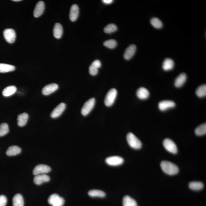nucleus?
I'll return each instance as SVG.
<instances>
[{
    "label": "nucleus",
    "mask_w": 206,
    "mask_h": 206,
    "mask_svg": "<svg viewBox=\"0 0 206 206\" xmlns=\"http://www.w3.org/2000/svg\"><path fill=\"white\" fill-rule=\"evenodd\" d=\"M160 166L163 172L168 175H175L179 172L178 167L172 162L163 161L161 163Z\"/></svg>",
    "instance_id": "nucleus-1"
},
{
    "label": "nucleus",
    "mask_w": 206,
    "mask_h": 206,
    "mask_svg": "<svg viewBox=\"0 0 206 206\" xmlns=\"http://www.w3.org/2000/svg\"><path fill=\"white\" fill-rule=\"evenodd\" d=\"M126 139L129 145L133 149H139L142 147V142L134 134L131 132H130L127 134Z\"/></svg>",
    "instance_id": "nucleus-2"
},
{
    "label": "nucleus",
    "mask_w": 206,
    "mask_h": 206,
    "mask_svg": "<svg viewBox=\"0 0 206 206\" xmlns=\"http://www.w3.org/2000/svg\"><path fill=\"white\" fill-rule=\"evenodd\" d=\"M117 91L116 89L113 88L110 90L106 94L104 100V104L107 106H111L114 104L116 99Z\"/></svg>",
    "instance_id": "nucleus-3"
},
{
    "label": "nucleus",
    "mask_w": 206,
    "mask_h": 206,
    "mask_svg": "<svg viewBox=\"0 0 206 206\" xmlns=\"http://www.w3.org/2000/svg\"><path fill=\"white\" fill-rule=\"evenodd\" d=\"M95 102V99L94 98L90 99L86 101L84 104L81 111V114L85 116L88 115L93 109Z\"/></svg>",
    "instance_id": "nucleus-4"
},
{
    "label": "nucleus",
    "mask_w": 206,
    "mask_h": 206,
    "mask_svg": "<svg viewBox=\"0 0 206 206\" xmlns=\"http://www.w3.org/2000/svg\"><path fill=\"white\" fill-rule=\"evenodd\" d=\"M48 202L52 206H63L64 203V200L59 195L53 194L49 197Z\"/></svg>",
    "instance_id": "nucleus-5"
},
{
    "label": "nucleus",
    "mask_w": 206,
    "mask_h": 206,
    "mask_svg": "<svg viewBox=\"0 0 206 206\" xmlns=\"http://www.w3.org/2000/svg\"><path fill=\"white\" fill-rule=\"evenodd\" d=\"M163 145L164 147L167 151L176 154L178 152L177 146L172 140L170 139H166L163 141Z\"/></svg>",
    "instance_id": "nucleus-6"
},
{
    "label": "nucleus",
    "mask_w": 206,
    "mask_h": 206,
    "mask_svg": "<svg viewBox=\"0 0 206 206\" xmlns=\"http://www.w3.org/2000/svg\"><path fill=\"white\" fill-rule=\"evenodd\" d=\"M3 36L6 41L10 44L14 42L16 39V33L13 29H5L3 32Z\"/></svg>",
    "instance_id": "nucleus-7"
},
{
    "label": "nucleus",
    "mask_w": 206,
    "mask_h": 206,
    "mask_svg": "<svg viewBox=\"0 0 206 206\" xmlns=\"http://www.w3.org/2000/svg\"><path fill=\"white\" fill-rule=\"evenodd\" d=\"M50 171L51 168L49 166L39 164L34 167L33 171V174L35 176L40 174H45L50 172Z\"/></svg>",
    "instance_id": "nucleus-8"
},
{
    "label": "nucleus",
    "mask_w": 206,
    "mask_h": 206,
    "mask_svg": "<svg viewBox=\"0 0 206 206\" xmlns=\"http://www.w3.org/2000/svg\"><path fill=\"white\" fill-rule=\"evenodd\" d=\"M106 163L110 166H117L121 165L124 162V159L121 157L117 156L109 157L106 159Z\"/></svg>",
    "instance_id": "nucleus-9"
},
{
    "label": "nucleus",
    "mask_w": 206,
    "mask_h": 206,
    "mask_svg": "<svg viewBox=\"0 0 206 206\" xmlns=\"http://www.w3.org/2000/svg\"><path fill=\"white\" fill-rule=\"evenodd\" d=\"M66 106V104L64 103H61L59 104L52 111L50 114L51 117L57 118L60 116L65 109Z\"/></svg>",
    "instance_id": "nucleus-10"
},
{
    "label": "nucleus",
    "mask_w": 206,
    "mask_h": 206,
    "mask_svg": "<svg viewBox=\"0 0 206 206\" xmlns=\"http://www.w3.org/2000/svg\"><path fill=\"white\" fill-rule=\"evenodd\" d=\"M58 88L59 85L57 84H50L44 87L42 90V93L44 95H50L57 90Z\"/></svg>",
    "instance_id": "nucleus-11"
},
{
    "label": "nucleus",
    "mask_w": 206,
    "mask_h": 206,
    "mask_svg": "<svg viewBox=\"0 0 206 206\" xmlns=\"http://www.w3.org/2000/svg\"><path fill=\"white\" fill-rule=\"evenodd\" d=\"M45 9V5L43 1H39L37 3L34 10L33 15L36 18L43 14Z\"/></svg>",
    "instance_id": "nucleus-12"
},
{
    "label": "nucleus",
    "mask_w": 206,
    "mask_h": 206,
    "mask_svg": "<svg viewBox=\"0 0 206 206\" xmlns=\"http://www.w3.org/2000/svg\"><path fill=\"white\" fill-rule=\"evenodd\" d=\"M136 50V46L135 45L131 44L127 47L124 54V57L125 60H129L135 54Z\"/></svg>",
    "instance_id": "nucleus-13"
},
{
    "label": "nucleus",
    "mask_w": 206,
    "mask_h": 206,
    "mask_svg": "<svg viewBox=\"0 0 206 206\" xmlns=\"http://www.w3.org/2000/svg\"><path fill=\"white\" fill-rule=\"evenodd\" d=\"M175 106V103L172 101L164 100L159 103L158 108L160 111H164L170 108H173Z\"/></svg>",
    "instance_id": "nucleus-14"
},
{
    "label": "nucleus",
    "mask_w": 206,
    "mask_h": 206,
    "mask_svg": "<svg viewBox=\"0 0 206 206\" xmlns=\"http://www.w3.org/2000/svg\"><path fill=\"white\" fill-rule=\"evenodd\" d=\"M79 13V7L77 5L73 4L71 7L70 12V19L72 22H75L77 19Z\"/></svg>",
    "instance_id": "nucleus-15"
},
{
    "label": "nucleus",
    "mask_w": 206,
    "mask_h": 206,
    "mask_svg": "<svg viewBox=\"0 0 206 206\" xmlns=\"http://www.w3.org/2000/svg\"><path fill=\"white\" fill-rule=\"evenodd\" d=\"M50 180L49 176L46 174H40L36 175L34 178V182L37 185H41Z\"/></svg>",
    "instance_id": "nucleus-16"
},
{
    "label": "nucleus",
    "mask_w": 206,
    "mask_h": 206,
    "mask_svg": "<svg viewBox=\"0 0 206 206\" xmlns=\"http://www.w3.org/2000/svg\"><path fill=\"white\" fill-rule=\"evenodd\" d=\"M149 92L147 89L144 87H141L137 90L136 95L139 99L144 100L149 97Z\"/></svg>",
    "instance_id": "nucleus-17"
},
{
    "label": "nucleus",
    "mask_w": 206,
    "mask_h": 206,
    "mask_svg": "<svg viewBox=\"0 0 206 206\" xmlns=\"http://www.w3.org/2000/svg\"><path fill=\"white\" fill-rule=\"evenodd\" d=\"M21 151V148L18 146H12L8 148L6 153L8 156H13L20 154Z\"/></svg>",
    "instance_id": "nucleus-18"
},
{
    "label": "nucleus",
    "mask_w": 206,
    "mask_h": 206,
    "mask_svg": "<svg viewBox=\"0 0 206 206\" xmlns=\"http://www.w3.org/2000/svg\"><path fill=\"white\" fill-rule=\"evenodd\" d=\"M187 75L184 73H181L178 77L174 81V85L177 88H180L186 82Z\"/></svg>",
    "instance_id": "nucleus-19"
},
{
    "label": "nucleus",
    "mask_w": 206,
    "mask_h": 206,
    "mask_svg": "<svg viewBox=\"0 0 206 206\" xmlns=\"http://www.w3.org/2000/svg\"><path fill=\"white\" fill-rule=\"evenodd\" d=\"M63 29L62 25L60 23H56L55 24L53 29V34L57 39H60L62 37Z\"/></svg>",
    "instance_id": "nucleus-20"
},
{
    "label": "nucleus",
    "mask_w": 206,
    "mask_h": 206,
    "mask_svg": "<svg viewBox=\"0 0 206 206\" xmlns=\"http://www.w3.org/2000/svg\"><path fill=\"white\" fill-rule=\"evenodd\" d=\"M28 118L29 116L27 113H23L22 114H19L17 118L18 125L19 126L22 127L25 126L27 123Z\"/></svg>",
    "instance_id": "nucleus-21"
},
{
    "label": "nucleus",
    "mask_w": 206,
    "mask_h": 206,
    "mask_svg": "<svg viewBox=\"0 0 206 206\" xmlns=\"http://www.w3.org/2000/svg\"><path fill=\"white\" fill-rule=\"evenodd\" d=\"M174 64L172 59L167 58L165 59L163 62L162 68L164 70H171L173 69Z\"/></svg>",
    "instance_id": "nucleus-22"
},
{
    "label": "nucleus",
    "mask_w": 206,
    "mask_h": 206,
    "mask_svg": "<svg viewBox=\"0 0 206 206\" xmlns=\"http://www.w3.org/2000/svg\"><path fill=\"white\" fill-rule=\"evenodd\" d=\"M16 87L14 85H10L5 88L3 91V95L5 97H9L14 94L16 92Z\"/></svg>",
    "instance_id": "nucleus-23"
},
{
    "label": "nucleus",
    "mask_w": 206,
    "mask_h": 206,
    "mask_svg": "<svg viewBox=\"0 0 206 206\" xmlns=\"http://www.w3.org/2000/svg\"><path fill=\"white\" fill-rule=\"evenodd\" d=\"M13 206H24V200L22 195L20 194H16L13 197Z\"/></svg>",
    "instance_id": "nucleus-24"
},
{
    "label": "nucleus",
    "mask_w": 206,
    "mask_h": 206,
    "mask_svg": "<svg viewBox=\"0 0 206 206\" xmlns=\"http://www.w3.org/2000/svg\"><path fill=\"white\" fill-rule=\"evenodd\" d=\"M123 206H137L136 202L128 195L124 197L123 200Z\"/></svg>",
    "instance_id": "nucleus-25"
},
{
    "label": "nucleus",
    "mask_w": 206,
    "mask_h": 206,
    "mask_svg": "<svg viewBox=\"0 0 206 206\" xmlns=\"http://www.w3.org/2000/svg\"><path fill=\"white\" fill-rule=\"evenodd\" d=\"M15 68L14 66L10 64H0V73H7L14 70Z\"/></svg>",
    "instance_id": "nucleus-26"
},
{
    "label": "nucleus",
    "mask_w": 206,
    "mask_h": 206,
    "mask_svg": "<svg viewBox=\"0 0 206 206\" xmlns=\"http://www.w3.org/2000/svg\"><path fill=\"white\" fill-rule=\"evenodd\" d=\"M189 188L191 189L194 191H199L203 188L204 185L203 183L197 181H193L189 183Z\"/></svg>",
    "instance_id": "nucleus-27"
},
{
    "label": "nucleus",
    "mask_w": 206,
    "mask_h": 206,
    "mask_svg": "<svg viewBox=\"0 0 206 206\" xmlns=\"http://www.w3.org/2000/svg\"><path fill=\"white\" fill-rule=\"evenodd\" d=\"M88 194L91 197H104L106 193L100 190H92L88 192Z\"/></svg>",
    "instance_id": "nucleus-28"
},
{
    "label": "nucleus",
    "mask_w": 206,
    "mask_h": 206,
    "mask_svg": "<svg viewBox=\"0 0 206 206\" xmlns=\"http://www.w3.org/2000/svg\"><path fill=\"white\" fill-rule=\"evenodd\" d=\"M197 96L199 97H205L206 95V85H203L198 87L196 90Z\"/></svg>",
    "instance_id": "nucleus-29"
},
{
    "label": "nucleus",
    "mask_w": 206,
    "mask_h": 206,
    "mask_svg": "<svg viewBox=\"0 0 206 206\" xmlns=\"http://www.w3.org/2000/svg\"><path fill=\"white\" fill-rule=\"evenodd\" d=\"M195 133L198 136L205 135L206 134V123L203 124L197 127L195 130Z\"/></svg>",
    "instance_id": "nucleus-30"
},
{
    "label": "nucleus",
    "mask_w": 206,
    "mask_h": 206,
    "mask_svg": "<svg viewBox=\"0 0 206 206\" xmlns=\"http://www.w3.org/2000/svg\"><path fill=\"white\" fill-rule=\"evenodd\" d=\"M9 127L8 124L3 123L0 125V137L3 136L9 132Z\"/></svg>",
    "instance_id": "nucleus-31"
},
{
    "label": "nucleus",
    "mask_w": 206,
    "mask_h": 206,
    "mask_svg": "<svg viewBox=\"0 0 206 206\" xmlns=\"http://www.w3.org/2000/svg\"><path fill=\"white\" fill-rule=\"evenodd\" d=\"M151 23L153 27L157 29L161 28L163 26V23L158 18H152L151 20Z\"/></svg>",
    "instance_id": "nucleus-32"
},
{
    "label": "nucleus",
    "mask_w": 206,
    "mask_h": 206,
    "mask_svg": "<svg viewBox=\"0 0 206 206\" xmlns=\"http://www.w3.org/2000/svg\"><path fill=\"white\" fill-rule=\"evenodd\" d=\"M117 30V27L114 24H110L106 25L104 28V31L106 33H111Z\"/></svg>",
    "instance_id": "nucleus-33"
},
{
    "label": "nucleus",
    "mask_w": 206,
    "mask_h": 206,
    "mask_svg": "<svg viewBox=\"0 0 206 206\" xmlns=\"http://www.w3.org/2000/svg\"><path fill=\"white\" fill-rule=\"evenodd\" d=\"M117 43L116 41L114 39H110L105 41L104 45L105 46L109 49H113L116 47Z\"/></svg>",
    "instance_id": "nucleus-34"
},
{
    "label": "nucleus",
    "mask_w": 206,
    "mask_h": 206,
    "mask_svg": "<svg viewBox=\"0 0 206 206\" xmlns=\"http://www.w3.org/2000/svg\"><path fill=\"white\" fill-rule=\"evenodd\" d=\"M89 71L90 74L92 76H95L97 75L98 72V69H96L91 65L89 68Z\"/></svg>",
    "instance_id": "nucleus-35"
},
{
    "label": "nucleus",
    "mask_w": 206,
    "mask_h": 206,
    "mask_svg": "<svg viewBox=\"0 0 206 206\" xmlns=\"http://www.w3.org/2000/svg\"><path fill=\"white\" fill-rule=\"evenodd\" d=\"M7 203V198L4 195H0V206H6Z\"/></svg>",
    "instance_id": "nucleus-36"
},
{
    "label": "nucleus",
    "mask_w": 206,
    "mask_h": 206,
    "mask_svg": "<svg viewBox=\"0 0 206 206\" xmlns=\"http://www.w3.org/2000/svg\"><path fill=\"white\" fill-rule=\"evenodd\" d=\"M91 65L93 66V67L96 68V69H98L101 67V62L99 60H95L92 63Z\"/></svg>",
    "instance_id": "nucleus-37"
},
{
    "label": "nucleus",
    "mask_w": 206,
    "mask_h": 206,
    "mask_svg": "<svg viewBox=\"0 0 206 206\" xmlns=\"http://www.w3.org/2000/svg\"><path fill=\"white\" fill-rule=\"evenodd\" d=\"M102 1L103 3H105V4H110L113 3V1H112V0H103Z\"/></svg>",
    "instance_id": "nucleus-38"
},
{
    "label": "nucleus",
    "mask_w": 206,
    "mask_h": 206,
    "mask_svg": "<svg viewBox=\"0 0 206 206\" xmlns=\"http://www.w3.org/2000/svg\"><path fill=\"white\" fill-rule=\"evenodd\" d=\"M12 1L14 2H18V1H21V0H13V1Z\"/></svg>",
    "instance_id": "nucleus-39"
}]
</instances>
